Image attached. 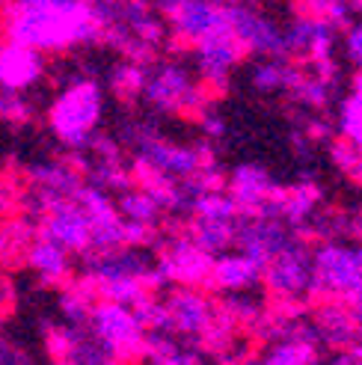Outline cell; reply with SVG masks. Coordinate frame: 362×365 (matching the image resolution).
<instances>
[{"instance_id":"1","label":"cell","mask_w":362,"mask_h":365,"mask_svg":"<svg viewBox=\"0 0 362 365\" xmlns=\"http://www.w3.org/2000/svg\"><path fill=\"white\" fill-rule=\"evenodd\" d=\"M116 18V4L98 0H9L4 9L6 39L36 51H66L98 42Z\"/></svg>"},{"instance_id":"2","label":"cell","mask_w":362,"mask_h":365,"mask_svg":"<svg viewBox=\"0 0 362 365\" xmlns=\"http://www.w3.org/2000/svg\"><path fill=\"white\" fill-rule=\"evenodd\" d=\"M101 110H104L101 86L89 78H78L51 104V110H48L51 131L57 134V140L66 143L68 149H86L89 140L95 137Z\"/></svg>"},{"instance_id":"3","label":"cell","mask_w":362,"mask_h":365,"mask_svg":"<svg viewBox=\"0 0 362 365\" xmlns=\"http://www.w3.org/2000/svg\"><path fill=\"white\" fill-rule=\"evenodd\" d=\"M89 336H93L101 348L119 359H134L143 356V339H146V327L140 324L131 306L116 303V300H95L89 309Z\"/></svg>"},{"instance_id":"4","label":"cell","mask_w":362,"mask_h":365,"mask_svg":"<svg viewBox=\"0 0 362 365\" xmlns=\"http://www.w3.org/2000/svg\"><path fill=\"white\" fill-rule=\"evenodd\" d=\"M359 285H362V270L356 259V247L330 241L312 252V294L348 297Z\"/></svg>"},{"instance_id":"5","label":"cell","mask_w":362,"mask_h":365,"mask_svg":"<svg viewBox=\"0 0 362 365\" xmlns=\"http://www.w3.org/2000/svg\"><path fill=\"white\" fill-rule=\"evenodd\" d=\"M36 208L42 211V238L57 241L60 247H66L68 252H86L89 241H93V226H89V217L83 214V208L75 202V196H53V199H42L36 202Z\"/></svg>"},{"instance_id":"6","label":"cell","mask_w":362,"mask_h":365,"mask_svg":"<svg viewBox=\"0 0 362 365\" xmlns=\"http://www.w3.org/2000/svg\"><path fill=\"white\" fill-rule=\"evenodd\" d=\"M143 93L152 101V107L164 113H202L205 107V93L199 89L190 75L181 66H157L146 78Z\"/></svg>"},{"instance_id":"7","label":"cell","mask_w":362,"mask_h":365,"mask_svg":"<svg viewBox=\"0 0 362 365\" xmlns=\"http://www.w3.org/2000/svg\"><path fill=\"white\" fill-rule=\"evenodd\" d=\"M262 279L282 300L312 294V252L288 238V244L262 267Z\"/></svg>"},{"instance_id":"8","label":"cell","mask_w":362,"mask_h":365,"mask_svg":"<svg viewBox=\"0 0 362 365\" xmlns=\"http://www.w3.org/2000/svg\"><path fill=\"white\" fill-rule=\"evenodd\" d=\"M137 145H140V160H146L149 167H155L157 173L178 178V181L196 175L205 163H211V152L205 149V145H199V149H190V145H172L167 140H157L152 131H140Z\"/></svg>"},{"instance_id":"9","label":"cell","mask_w":362,"mask_h":365,"mask_svg":"<svg viewBox=\"0 0 362 365\" xmlns=\"http://www.w3.org/2000/svg\"><path fill=\"white\" fill-rule=\"evenodd\" d=\"M75 202L83 208V214L89 217V226H93V241H89L86 252H110V250L125 247L122 217L116 211V202L104 193V187L81 185L75 190Z\"/></svg>"},{"instance_id":"10","label":"cell","mask_w":362,"mask_h":365,"mask_svg":"<svg viewBox=\"0 0 362 365\" xmlns=\"http://www.w3.org/2000/svg\"><path fill=\"white\" fill-rule=\"evenodd\" d=\"M232 199L238 202L241 214H256V217H279L282 202V187L274 185V178L259 163H244L234 170L229 181Z\"/></svg>"},{"instance_id":"11","label":"cell","mask_w":362,"mask_h":365,"mask_svg":"<svg viewBox=\"0 0 362 365\" xmlns=\"http://www.w3.org/2000/svg\"><path fill=\"white\" fill-rule=\"evenodd\" d=\"M196 45V66L199 75L211 83H226V75L241 63V57L247 53V48L241 45V39L234 36V30L229 27V21L223 27H217L205 36H199L193 42Z\"/></svg>"},{"instance_id":"12","label":"cell","mask_w":362,"mask_h":365,"mask_svg":"<svg viewBox=\"0 0 362 365\" xmlns=\"http://www.w3.org/2000/svg\"><path fill=\"white\" fill-rule=\"evenodd\" d=\"M226 21L247 51L264 53V57H288L285 33H279V27H274L259 12L247 6H226Z\"/></svg>"},{"instance_id":"13","label":"cell","mask_w":362,"mask_h":365,"mask_svg":"<svg viewBox=\"0 0 362 365\" xmlns=\"http://www.w3.org/2000/svg\"><path fill=\"white\" fill-rule=\"evenodd\" d=\"M214 255L202 247H196L190 238H175L167 252L160 255L157 270L164 273L167 282L178 285H208V273H211Z\"/></svg>"},{"instance_id":"14","label":"cell","mask_w":362,"mask_h":365,"mask_svg":"<svg viewBox=\"0 0 362 365\" xmlns=\"http://www.w3.org/2000/svg\"><path fill=\"white\" fill-rule=\"evenodd\" d=\"M234 244H238L241 252H247L256 264L264 267L288 244V232L279 223V217L244 214V223L234 226Z\"/></svg>"},{"instance_id":"15","label":"cell","mask_w":362,"mask_h":365,"mask_svg":"<svg viewBox=\"0 0 362 365\" xmlns=\"http://www.w3.org/2000/svg\"><path fill=\"white\" fill-rule=\"evenodd\" d=\"M45 75V57L42 51H36L21 42H6L0 45V89L9 93H27Z\"/></svg>"},{"instance_id":"16","label":"cell","mask_w":362,"mask_h":365,"mask_svg":"<svg viewBox=\"0 0 362 365\" xmlns=\"http://www.w3.org/2000/svg\"><path fill=\"white\" fill-rule=\"evenodd\" d=\"M164 306H167V312H170V327H172V330L181 333V336H193V339L202 336L208 327H211L214 315H217L214 303L205 294L193 291V285L172 291Z\"/></svg>"},{"instance_id":"17","label":"cell","mask_w":362,"mask_h":365,"mask_svg":"<svg viewBox=\"0 0 362 365\" xmlns=\"http://www.w3.org/2000/svg\"><path fill=\"white\" fill-rule=\"evenodd\" d=\"M167 18L172 21L178 39L196 42L199 36L226 24V6H217L214 0H178L167 12Z\"/></svg>"},{"instance_id":"18","label":"cell","mask_w":362,"mask_h":365,"mask_svg":"<svg viewBox=\"0 0 362 365\" xmlns=\"http://www.w3.org/2000/svg\"><path fill=\"white\" fill-rule=\"evenodd\" d=\"M285 45L288 53H300V57L315 60H327L336 45V27L324 18H312V15H300L291 24V30L285 33Z\"/></svg>"},{"instance_id":"19","label":"cell","mask_w":362,"mask_h":365,"mask_svg":"<svg viewBox=\"0 0 362 365\" xmlns=\"http://www.w3.org/2000/svg\"><path fill=\"white\" fill-rule=\"evenodd\" d=\"M262 279V264H256L247 252H217L211 262V273H208V285L217 291H247Z\"/></svg>"},{"instance_id":"20","label":"cell","mask_w":362,"mask_h":365,"mask_svg":"<svg viewBox=\"0 0 362 365\" xmlns=\"http://www.w3.org/2000/svg\"><path fill=\"white\" fill-rule=\"evenodd\" d=\"M68 250L60 247L57 241L51 238H33V244L27 247V264L36 270V277L48 285H63L71 277V259H68Z\"/></svg>"},{"instance_id":"21","label":"cell","mask_w":362,"mask_h":365,"mask_svg":"<svg viewBox=\"0 0 362 365\" xmlns=\"http://www.w3.org/2000/svg\"><path fill=\"white\" fill-rule=\"evenodd\" d=\"M30 175L36 181L39 199L75 196V190L81 187V175L75 167H68V163H39V167H33Z\"/></svg>"},{"instance_id":"22","label":"cell","mask_w":362,"mask_h":365,"mask_svg":"<svg viewBox=\"0 0 362 365\" xmlns=\"http://www.w3.org/2000/svg\"><path fill=\"white\" fill-rule=\"evenodd\" d=\"M234 226H238V220H205V217H196L187 238L196 247H202L211 255H217L234 244Z\"/></svg>"},{"instance_id":"23","label":"cell","mask_w":362,"mask_h":365,"mask_svg":"<svg viewBox=\"0 0 362 365\" xmlns=\"http://www.w3.org/2000/svg\"><path fill=\"white\" fill-rule=\"evenodd\" d=\"M303 71L291 63H285V57H270L267 63L252 68V86L259 93H279V89H291L300 81Z\"/></svg>"},{"instance_id":"24","label":"cell","mask_w":362,"mask_h":365,"mask_svg":"<svg viewBox=\"0 0 362 365\" xmlns=\"http://www.w3.org/2000/svg\"><path fill=\"white\" fill-rule=\"evenodd\" d=\"M321 202V190L312 181H303V185L291 187L282 193V202H279V217H285L291 226H303L306 220L312 217V211Z\"/></svg>"},{"instance_id":"25","label":"cell","mask_w":362,"mask_h":365,"mask_svg":"<svg viewBox=\"0 0 362 365\" xmlns=\"http://www.w3.org/2000/svg\"><path fill=\"white\" fill-rule=\"evenodd\" d=\"M318 336H324L336 348H348V344L356 339V327L348 309H341L336 303L318 309Z\"/></svg>"},{"instance_id":"26","label":"cell","mask_w":362,"mask_h":365,"mask_svg":"<svg viewBox=\"0 0 362 365\" xmlns=\"http://www.w3.org/2000/svg\"><path fill=\"white\" fill-rule=\"evenodd\" d=\"M318 348H315V339L309 336H288L279 344H274L267 354L264 362L267 365H309L315 362Z\"/></svg>"},{"instance_id":"27","label":"cell","mask_w":362,"mask_h":365,"mask_svg":"<svg viewBox=\"0 0 362 365\" xmlns=\"http://www.w3.org/2000/svg\"><path fill=\"white\" fill-rule=\"evenodd\" d=\"M116 211H119L122 220L149 223V226H155L157 217H160V205L149 196V190H143V187H137V190L125 187L122 196H119V202H116Z\"/></svg>"},{"instance_id":"28","label":"cell","mask_w":362,"mask_h":365,"mask_svg":"<svg viewBox=\"0 0 362 365\" xmlns=\"http://www.w3.org/2000/svg\"><path fill=\"white\" fill-rule=\"evenodd\" d=\"M190 208L196 217H205V220H238L241 217L238 202L232 199V193H223V190L196 193L190 199Z\"/></svg>"},{"instance_id":"29","label":"cell","mask_w":362,"mask_h":365,"mask_svg":"<svg viewBox=\"0 0 362 365\" xmlns=\"http://www.w3.org/2000/svg\"><path fill=\"white\" fill-rule=\"evenodd\" d=\"M338 131L348 143H353L356 149L362 152V68L359 75L353 78V89L351 96L341 104V122H338Z\"/></svg>"},{"instance_id":"30","label":"cell","mask_w":362,"mask_h":365,"mask_svg":"<svg viewBox=\"0 0 362 365\" xmlns=\"http://www.w3.org/2000/svg\"><path fill=\"white\" fill-rule=\"evenodd\" d=\"M36 232L33 226L21 220H4L0 223V262H12L27 255V247L33 244Z\"/></svg>"},{"instance_id":"31","label":"cell","mask_w":362,"mask_h":365,"mask_svg":"<svg viewBox=\"0 0 362 365\" xmlns=\"http://www.w3.org/2000/svg\"><path fill=\"white\" fill-rule=\"evenodd\" d=\"M95 300H98L95 288L83 279L81 285H71V288H66V291H63L60 306H63V312H66L68 324L83 327V324H86V318H89V309H93V303H95Z\"/></svg>"},{"instance_id":"32","label":"cell","mask_w":362,"mask_h":365,"mask_svg":"<svg viewBox=\"0 0 362 365\" xmlns=\"http://www.w3.org/2000/svg\"><path fill=\"white\" fill-rule=\"evenodd\" d=\"M300 15H312V18H324L333 27H348L351 21V4L348 0H297Z\"/></svg>"},{"instance_id":"33","label":"cell","mask_w":362,"mask_h":365,"mask_svg":"<svg viewBox=\"0 0 362 365\" xmlns=\"http://www.w3.org/2000/svg\"><path fill=\"white\" fill-rule=\"evenodd\" d=\"M146 78H149V71L143 68V63L137 60H128V63H122L119 68H113V89H116V96L122 98H134L143 93V86H146Z\"/></svg>"},{"instance_id":"34","label":"cell","mask_w":362,"mask_h":365,"mask_svg":"<svg viewBox=\"0 0 362 365\" xmlns=\"http://www.w3.org/2000/svg\"><path fill=\"white\" fill-rule=\"evenodd\" d=\"M288 93L306 107H324L330 98V83L321 81L318 75H300V81L288 89Z\"/></svg>"},{"instance_id":"35","label":"cell","mask_w":362,"mask_h":365,"mask_svg":"<svg viewBox=\"0 0 362 365\" xmlns=\"http://www.w3.org/2000/svg\"><path fill=\"white\" fill-rule=\"evenodd\" d=\"M81 333L83 330L78 324H71V327H51V330H48V354H51V359L68 362V356H71V351H75Z\"/></svg>"},{"instance_id":"36","label":"cell","mask_w":362,"mask_h":365,"mask_svg":"<svg viewBox=\"0 0 362 365\" xmlns=\"http://www.w3.org/2000/svg\"><path fill=\"white\" fill-rule=\"evenodd\" d=\"M33 119V107L24 98V93H0V122L4 125H27Z\"/></svg>"},{"instance_id":"37","label":"cell","mask_w":362,"mask_h":365,"mask_svg":"<svg viewBox=\"0 0 362 365\" xmlns=\"http://www.w3.org/2000/svg\"><path fill=\"white\" fill-rule=\"evenodd\" d=\"M359 155H362V152L356 149L353 143H348V140H338V143L333 145V160H336V163H338V167L345 170V173H348V170L353 167V163L359 160Z\"/></svg>"},{"instance_id":"38","label":"cell","mask_w":362,"mask_h":365,"mask_svg":"<svg viewBox=\"0 0 362 365\" xmlns=\"http://www.w3.org/2000/svg\"><path fill=\"white\" fill-rule=\"evenodd\" d=\"M345 51H348L351 63L362 68V21L348 30V36H345Z\"/></svg>"},{"instance_id":"39","label":"cell","mask_w":362,"mask_h":365,"mask_svg":"<svg viewBox=\"0 0 362 365\" xmlns=\"http://www.w3.org/2000/svg\"><path fill=\"white\" fill-rule=\"evenodd\" d=\"M345 300H348V312H351L353 327H356V339H362V285L356 291H351Z\"/></svg>"},{"instance_id":"40","label":"cell","mask_w":362,"mask_h":365,"mask_svg":"<svg viewBox=\"0 0 362 365\" xmlns=\"http://www.w3.org/2000/svg\"><path fill=\"white\" fill-rule=\"evenodd\" d=\"M199 122H202V131L211 137V140H220L223 134H226V125H223V119L220 116H199Z\"/></svg>"},{"instance_id":"41","label":"cell","mask_w":362,"mask_h":365,"mask_svg":"<svg viewBox=\"0 0 362 365\" xmlns=\"http://www.w3.org/2000/svg\"><path fill=\"white\" fill-rule=\"evenodd\" d=\"M0 362H9V365H15V362H27V356L18 351V348H12V344L0 336Z\"/></svg>"},{"instance_id":"42","label":"cell","mask_w":362,"mask_h":365,"mask_svg":"<svg viewBox=\"0 0 362 365\" xmlns=\"http://www.w3.org/2000/svg\"><path fill=\"white\" fill-rule=\"evenodd\" d=\"M309 137L312 140H327L330 137V128L324 125V122H315V125H309Z\"/></svg>"},{"instance_id":"43","label":"cell","mask_w":362,"mask_h":365,"mask_svg":"<svg viewBox=\"0 0 362 365\" xmlns=\"http://www.w3.org/2000/svg\"><path fill=\"white\" fill-rule=\"evenodd\" d=\"M348 175H351V178H353V181H356V185H359V187H362V155H359V160H356V163H353V167H351V170H348Z\"/></svg>"},{"instance_id":"44","label":"cell","mask_w":362,"mask_h":365,"mask_svg":"<svg viewBox=\"0 0 362 365\" xmlns=\"http://www.w3.org/2000/svg\"><path fill=\"white\" fill-rule=\"evenodd\" d=\"M155 4H157V9H164V15L178 4V0H155Z\"/></svg>"},{"instance_id":"45","label":"cell","mask_w":362,"mask_h":365,"mask_svg":"<svg viewBox=\"0 0 362 365\" xmlns=\"http://www.w3.org/2000/svg\"><path fill=\"white\" fill-rule=\"evenodd\" d=\"M351 4V9H362V0H348Z\"/></svg>"},{"instance_id":"46","label":"cell","mask_w":362,"mask_h":365,"mask_svg":"<svg viewBox=\"0 0 362 365\" xmlns=\"http://www.w3.org/2000/svg\"><path fill=\"white\" fill-rule=\"evenodd\" d=\"M356 259H359V270H362V247H356Z\"/></svg>"},{"instance_id":"47","label":"cell","mask_w":362,"mask_h":365,"mask_svg":"<svg viewBox=\"0 0 362 365\" xmlns=\"http://www.w3.org/2000/svg\"><path fill=\"white\" fill-rule=\"evenodd\" d=\"M98 4H122V0H98Z\"/></svg>"},{"instance_id":"48","label":"cell","mask_w":362,"mask_h":365,"mask_svg":"<svg viewBox=\"0 0 362 365\" xmlns=\"http://www.w3.org/2000/svg\"><path fill=\"white\" fill-rule=\"evenodd\" d=\"M359 238H362V226H359Z\"/></svg>"},{"instance_id":"49","label":"cell","mask_w":362,"mask_h":365,"mask_svg":"<svg viewBox=\"0 0 362 365\" xmlns=\"http://www.w3.org/2000/svg\"><path fill=\"white\" fill-rule=\"evenodd\" d=\"M0 321H4V312H0Z\"/></svg>"}]
</instances>
